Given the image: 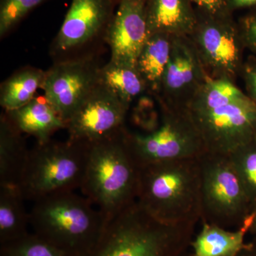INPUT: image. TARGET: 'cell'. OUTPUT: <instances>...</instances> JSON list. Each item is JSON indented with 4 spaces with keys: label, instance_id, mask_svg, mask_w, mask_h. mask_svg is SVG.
Segmentation results:
<instances>
[{
    "label": "cell",
    "instance_id": "cell-25",
    "mask_svg": "<svg viewBox=\"0 0 256 256\" xmlns=\"http://www.w3.org/2000/svg\"><path fill=\"white\" fill-rule=\"evenodd\" d=\"M0 256H76L34 233L0 245Z\"/></svg>",
    "mask_w": 256,
    "mask_h": 256
},
{
    "label": "cell",
    "instance_id": "cell-23",
    "mask_svg": "<svg viewBox=\"0 0 256 256\" xmlns=\"http://www.w3.org/2000/svg\"><path fill=\"white\" fill-rule=\"evenodd\" d=\"M233 80L208 78L185 106L188 111L207 110L246 97Z\"/></svg>",
    "mask_w": 256,
    "mask_h": 256
},
{
    "label": "cell",
    "instance_id": "cell-24",
    "mask_svg": "<svg viewBox=\"0 0 256 256\" xmlns=\"http://www.w3.org/2000/svg\"><path fill=\"white\" fill-rule=\"evenodd\" d=\"M249 201L256 210V140L229 154Z\"/></svg>",
    "mask_w": 256,
    "mask_h": 256
},
{
    "label": "cell",
    "instance_id": "cell-14",
    "mask_svg": "<svg viewBox=\"0 0 256 256\" xmlns=\"http://www.w3.org/2000/svg\"><path fill=\"white\" fill-rule=\"evenodd\" d=\"M146 0H120L108 36L110 60L136 68L140 54L150 37Z\"/></svg>",
    "mask_w": 256,
    "mask_h": 256
},
{
    "label": "cell",
    "instance_id": "cell-11",
    "mask_svg": "<svg viewBox=\"0 0 256 256\" xmlns=\"http://www.w3.org/2000/svg\"><path fill=\"white\" fill-rule=\"evenodd\" d=\"M100 57L53 62L42 90L47 102L65 124L99 82Z\"/></svg>",
    "mask_w": 256,
    "mask_h": 256
},
{
    "label": "cell",
    "instance_id": "cell-19",
    "mask_svg": "<svg viewBox=\"0 0 256 256\" xmlns=\"http://www.w3.org/2000/svg\"><path fill=\"white\" fill-rule=\"evenodd\" d=\"M172 36L156 34L148 38L136 64L138 72L144 80L146 90L160 94L162 80L169 62Z\"/></svg>",
    "mask_w": 256,
    "mask_h": 256
},
{
    "label": "cell",
    "instance_id": "cell-16",
    "mask_svg": "<svg viewBox=\"0 0 256 256\" xmlns=\"http://www.w3.org/2000/svg\"><path fill=\"white\" fill-rule=\"evenodd\" d=\"M4 111L18 131L33 136L36 142L50 140L56 131L66 128L64 120L45 98L42 100L35 97L20 108Z\"/></svg>",
    "mask_w": 256,
    "mask_h": 256
},
{
    "label": "cell",
    "instance_id": "cell-4",
    "mask_svg": "<svg viewBox=\"0 0 256 256\" xmlns=\"http://www.w3.org/2000/svg\"><path fill=\"white\" fill-rule=\"evenodd\" d=\"M106 222L90 200L75 192L36 200L30 212L33 233L76 256L84 255L95 245Z\"/></svg>",
    "mask_w": 256,
    "mask_h": 256
},
{
    "label": "cell",
    "instance_id": "cell-3",
    "mask_svg": "<svg viewBox=\"0 0 256 256\" xmlns=\"http://www.w3.org/2000/svg\"><path fill=\"white\" fill-rule=\"evenodd\" d=\"M126 127L89 142L86 169L80 190L106 218L137 201L140 166L133 156Z\"/></svg>",
    "mask_w": 256,
    "mask_h": 256
},
{
    "label": "cell",
    "instance_id": "cell-15",
    "mask_svg": "<svg viewBox=\"0 0 256 256\" xmlns=\"http://www.w3.org/2000/svg\"><path fill=\"white\" fill-rule=\"evenodd\" d=\"M146 16L150 36H190L198 21L191 0H146Z\"/></svg>",
    "mask_w": 256,
    "mask_h": 256
},
{
    "label": "cell",
    "instance_id": "cell-6",
    "mask_svg": "<svg viewBox=\"0 0 256 256\" xmlns=\"http://www.w3.org/2000/svg\"><path fill=\"white\" fill-rule=\"evenodd\" d=\"M120 0H72L50 44L53 62L100 57Z\"/></svg>",
    "mask_w": 256,
    "mask_h": 256
},
{
    "label": "cell",
    "instance_id": "cell-18",
    "mask_svg": "<svg viewBox=\"0 0 256 256\" xmlns=\"http://www.w3.org/2000/svg\"><path fill=\"white\" fill-rule=\"evenodd\" d=\"M250 224L230 230L215 224L202 223L191 245L192 256H236L248 244L246 235Z\"/></svg>",
    "mask_w": 256,
    "mask_h": 256
},
{
    "label": "cell",
    "instance_id": "cell-8",
    "mask_svg": "<svg viewBox=\"0 0 256 256\" xmlns=\"http://www.w3.org/2000/svg\"><path fill=\"white\" fill-rule=\"evenodd\" d=\"M127 139L140 166L190 158L206 153L200 133L184 109L163 106L161 126L150 134L127 130Z\"/></svg>",
    "mask_w": 256,
    "mask_h": 256
},
{
    "label": "cell",
    "instance_id": "cell-20",
    "mask_svg": "<svg viewBox=\"0 0 256 256\" xmlns=\"http://www.w3.org/2000/svg\"><path fill=\"white\" fill-rule=\"evenodd\" d=\"M18 186H0V245L30 234V212Z\"/></svg>",
    "mask_w": 256,
    "mask_h": 256
},
{
    "label": "cell",
    "instance_id": "cell-10",
    "mask_svg": "<svg viewBox=\"0 0 256 256\" xmlns=\"http://www.w3.org/2000/svg\"><path fill=\"white\" fill-rule=\"evenodd\" d=\"M190 38L207 75L233 80L242 60V41L228 14L202 12Z\"/></svg>",
    "mask_w": 256,
    "mask_h": 256
},
{
    "label": "cell",
    "instance_id": "cell-28",
    "mask_svg": "<svg viewBox=\"0 0 256 256\" xmlns=\"http://www.w3.org/2000/svg\"><path fill=\"white\" fill-rule=\"evenodd\" d=\"M244 34V36L248 43L256 48V15L247 20Z\"/></svg>",
    "mask_w": 256,
    "mask_h": 256
},
{
    "label": "cell",
    "instance_id": "cell-27",
    "mask_svg": "<svg viewBox=\"0 0 256 256\" xmlns=\"http://www.w3.org/2000/svg\"><path fill=\"white\" fill-rule=\"evenodd\" d=\"M200 6L202 12L212 15L228 14L226 0H191Z\"/></svg>",
    "mask_w": 256,
    "mask_h": 256
},
{
    "label": "cell",
    "instance_id": "cell-12",
    "mask_svg": "<svg viewBox=\"0 0 256 256\" xmlns=\"http://www.w3.org/2000/svg\"><path fill=\"white\" fill-rule=\"evenodd\" d=\"M129 110L108 88L98 84L66 124L68 139L92 142L124 128Z\"/></svg>",
    "mask_w": 256,
    "mask_h": 256
},
{
    "label": "cell",
    "instance_id": "cell-9",
    "mask_svg": "<svg viewBox=\"0 0 256 256\" xmlns=\"http://www.w3.org/2000/svg\"><path fill=\"white\" fill-rule=\"evenodd\" d=\"M185 111L200 133L206 153L228 156L256 140V102L248 96L210 110Z\"/></svg>",
    "mask_w": 256,
    "mask_h": 256
},
{
    "label": "cell",
    "instance_id": "cell-32",
    "mask_svg": "<svg viewBox=\"0 0 256 256\" xmlns=\"http://www.w3.org/2000/svg\"><path fill=\"white\" fill-rule=\"evenodd\" d=\"M252 232V233L256 235V210L252 215V224H250V228H249V232Z\"/></svg>",
    "mask_w": 256,
    "mask_h": 256
},
{
    "label": "cell",
    "instance_id": "cell-31",
    "mask_svg": "<svg viewBox=\"0 0 256 256\" xmlns=\"http://www.w3.org/2000/svg\"><path fill=\"white\" fill-rule=\"evenodd\" d=\"M236 256H256V247L252 244H248L247 247Z\"/></svg>",
    "mask_w": 256,
    "mask_h": 256
},
{
    "label": "cell",
    "instance_id": "cell-13",
    "mask_svg": "<svg viewBox=\"0 0 256 256\" xmlns=\"http://www.w3.org/2000/svg\"><path fill=\"white\" fill-rule=\"evenodd\" d=\"M210 78L188 36H172L169 62L162 80V106L184 109Z\"/></svg>",
    "mask_w": 256,
    "mask_h": 256
},
{
    "label": "cell",
    "instance_id": "cell-5",
    "mask_svg": "<svg viewBox=\"0 0 256 256\" xmlns=\"http://www.w3.org/2000/svg\"><path fill=\"white\" fill-rule=\"evenodd\" d=\"M89 146V142L69 139L36 142L28 151L18 185L25 201L34 202L54 194L80 188Z\"/></svg>",
    "mask_w": 256,
    "mask_h": 256
},
{
    "label": "cell",
    "instance_id": "cell-29",
    "mask_svg": "<svg viewBox=\"0 0 256 256\" xmlns=\"http://www.w3.org/2000/svg\"><path fill=\"white\" fill-rule=\"evenodd\" d=\"M246 80L252 100L256 102V66L249 67L246 70Z\"/></svg>",
    "mask_w": 256,
    "mask_h": 256
},
{
    "label": "cell",
    "instance_id": "cell-7",
    "mask_svg": "<svg viewBox=\"0 0 256 256\" xmlns=\"http://www.w3.org/2000/svg\"><path fill=\"white\" fill-rule=\"evenodd\" d=\"M202 223L237 228L255 210L228 156L204 153L200 158Z\"/></svg>",
    "mask_w": 256,
    "mask_h": 256
},
{
    "label": "cell",
    "instance_id": "cell-30",
    "mask_svg": "<svg viewBox=\"0 0 256 256\" xmlns=\"http://www.w3.org/2000/svg\"><path fill=\"white\" fill-rule=\"evenodd\" d=\"M256 4V0H229L228 5L235 8H244Z\"/></svg>",
    "mask_w": 256,
    "mask_h": 256
},
{
    "label": "cell",
    "instance_id": "cell-1",
    "mask_svg": "<svg viewBox=\"0 0 256 256\" xmlns=\"http://www.w3.org/2000/svg\"><path fill=\"white\" fill-rule=\"evenodd\" d=\"M196 226L164 223L136 201L106 218L100 238L82 256H192Z\"/></svg>",
    "mask_w": 256,
    "mask_h": 256
},
{
    "label": "cell",
    "instance_id": "cell-2",
    "mask_svg": "<svg viewBox=\"0 0 256 256\" xmlns=\"http://www.w3.org/2000/svg\"><path fill=\"white\" fill-rule=\"evenodd\" d=\"M200 158L141 166L138 203L164 223L196 225L202 217Z\"/></svg>",
    "mask_w": 256,
    "mask_h": 256
},
{
    "label": "cell",
    "instance_id": "cell-22",
    "mask_svg": "<svg viewBox=\"0 0 256 256\" xmlns=\"http://www.w3.org/2000/svg\"><path fill=\"white\" fill-rule=\"evenodd\" d=\"M99 80L129 108L132 101L146 90V84L137 68L111 60L101 67Z\"/></svg>",
    "mask_w": 256,
    "mask_h": 256
},
{
    "label": "cell",
    "instance_id": "cell-21",
    "mask_svg": "<svg viewBox=\"0 0 256 256\" xmlns=\"http://www.w3.org/2000/svg\"><path fill=\"white\" fill-rule=\"evenodd\" d=\"M46 70L36 67H23L16 70L0 86V105L3 110H13L26 105L42 88Z\"/></svg>",
    "mask_w": 256,
    "mask_h": 256
},
{
    "label": "cell",
    "instance_id": "cell-17",
    "mask_svg": "<svg viewBox=\"0 0 256 256\" xmlns=\"http://www.w3.org/2000/svg\"><path fill=\"white\" fill-rule=\"evenodd\" d=\"M23 134L3 111L0 116V186H18L30 151Z\"/></svg>",
    "mask_w": 256,
    "mask_h": 256
},
{
    "label": "cell",
    "instance_id": "cell-26",
    "mask_svg": "<svg viewBox=\"0 0 256 256\" xmlns=\"http://www.w3.org/2000/svg\"><path fill=\"white\" fill-rule=\"evenodd\" d=\"M50 0H0V38L9 35L30 12Z\"/></svg>",
    "mask_w": 256,
    "mask_h": 256
}]
</instances>
